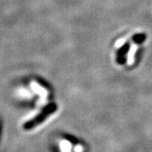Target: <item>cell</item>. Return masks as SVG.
<instances>
[{
  "instance_id": "cell-1",
  "label": "cell",
  "mask_w": 152,
  "mask_h": 152,
  "mask_svg": "<svg viewBox=\"0 0 152 152\" xmlns=\"http://www.w3.org/2000/svg\"><path fill=\"white\" fill-rule=\"evenodd\" d=\"M60 151L61 152H71L72 149V145L69 141L68 140H62L60 142Z\"/></svg>"
},
{
  "instance_id": "cell-2",
  "label": "cell",
  "mask_w": 152,
  "mask_h": 152,
  "mask_svg": "<svg viewBox=\"0 0 152 152\" xmlns=\"http://www.w3.org/2000/svg\"><path fill=\"white\" fill-rule=\"evenodd\" d=\"M75 152H84V147L82 146L81 145H77L75 146L74 149Z\"/></svg>"
}]
</instances>
